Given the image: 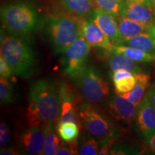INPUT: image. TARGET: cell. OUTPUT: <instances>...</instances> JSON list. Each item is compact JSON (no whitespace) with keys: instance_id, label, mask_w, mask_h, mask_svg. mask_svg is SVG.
<instances>
[{"instance_id":"cell-12","label":"cell","mask_w":155,"mask_h":155,"mask_svg":"<svg viewBox=\"0 0 155 155\" xmlns=\"http://www.w3.org/2000/svg\"><path fill=\"white\" fill-rule=\"evenodd\" d=\"M106 34L114 45L121 43L122 38L119 32L116 17L101 9H95L88 16Z\"/></svg>"},{"instance_id":"cell-2","label":"cell","mask_w":155,"mask_h":155,"mask_svg":"<svg viewBox=\"0 0 155 155\" xmlns=\"http://www.w3.org/2000/svg\"><path fill=\"white\" fill-rule=\"evenodd\" d=\"M13 74L28 78L34 73L35 56L30 44L16 35H1V55Z\"/></svg>"},{"instance_id":"cell-30","label":"cell","mask_w":155,"mask_h":155,"mask_svg":"<svg viewBox=\"0 0 155 155\" xmlns=\"http://www.w3.org/2000/svg\"><path fill=\"white\" fill-rule=\"evenodd\" d=\"M13 74L12 71L9 66L7 62L5 61V59L0 56V75L1 77L9 78Z\"/></svg>"},{"instance_id":"cell-32","label":"cell","mask_w":155,"mask_h":155,"mask_svg":"<svg viewBox=\"0 0 155 155\" xmlns=\"http://www.w3.org/2000/svg\"><path fill=\"white\" fill-rule=\"evenodd\" d=\"M148 91L149 94H150L151 101H152V105L155 108V81L150 85Z\"/></svg>"},{"instance_id":"cell-11","label":"cell","mask_w":155,"mask_h":155,"mask_svg":"<svg viewBox=\"0 0 155 155\" xmlns=\"http://www.w3.org/2000/svg\"><path fill=\"white\" fill-rule=\"evenodd\" d=\"M121 16L127 17L150 28L155 23L154 6L135 2L122 3Z\"/></svg>"},{"instance_id":"cell-16","label":"cell","mask_w":155,"mask_h":155,"mask_svg":"<svg viewBox=\"0 0 155 155\" xmlns=\"http://www.w3.org/2000/svg\"><path fill=\"white\" fill-rule=\"evenodd\" d=\"M108 66L112 72L118 70H125V71H130L134 74L144 73L142 68L138 63V62H136L127 58V56L119 53H113V55H111L108 61Z\"/></svg>"},{"instance_id":"cell-26","label":"cell","mask_w":155,"mask_h":155,"mask_svg":"<svg viewBox=\"0 0 155 155\" xmlns=\"http://www.w3.org/2000/svg\"><path fill=\"white\" fill-rule=\"evenodd\" d=\"M14 99L12 85L6 78H0V101L4 105L11 104Z\"/></svg>"},{"instance_id":"cell-18","label":"cell","mask_w":155,"mask_h":155,"mask_svg":"<svg viewBox=\"0 0 155 155\" xmlns=\"http://www.w3.org/2000/svg\"><path fill=\"white\" fill-rule=\"evenodd\" d=\"M119 32L123 38L132 37L148 32L149 27L127 17L119 15L116 17Z\"/></svg>"},{"instance_id":"cell-33","label":"cell","mask_w":155,"mask_h":155,"mask_svg":"<svg viewBox=\"0 0 155 155\" xmlns=\"http://www.w3.org/2000/svg\"><path fill=\"white\" fill-rule=\"evenodd\" d=\"M146 143L151 152L155 154V134L153 135L148 140H147Z\"/></svg>"},{"instance_id":"cell-14","label":"cell","mask_w":155,"mask_h":155,"mask_svg":"<svg viewBox=\"0 0 155 155\" xmlns=\"http://www.w3.org/2000/svg\"><path fill=\"white\" fill-rule=\"evenodd\" d=\"M107 111L119 121L131 123L137 116V106L121 95H114L107 103Z\"/></svg>"},{"instance_id":"cell-17","label":"cell","mask_w":155,"mask_h":155,"mask_svg":"<svg viewBox=\"0 0 155 155\" xmlns=\"http://www.w3.org/2000/svg\"><path fill=\"white\" fill-rule=\"evenodd\" d=\"M64 8L75 16L88 17L94 10V0H59Z\"/></svg>"},{"instance_id":"cell-15","label":"cell","mask_w":155,"mask_h":155,"mask_svg":"<svg viewBox=\"0 0 155 155\" xmlns=\"http://www.w3.org/2000/svg\"><path fill=\"white\" fill-rule=\"evenodd\" d=\"M134 75L136 78L134 87L131 91L121 96L133 103L134 104L138 106L150 88V75L144 73H139L134 74Z\"/></svg>"},{"instance_id":"cell-24","label":"cell","mask_w":155,"mask_h":155,"mask_svg":"<svg viewBox=\"0 0 155 155\" xmlns=\"http://www.w3.org/2000/svg\"><path fill=\"white\" fill-rule=\"evenodd\" d=\"M96 8L101 9L114 16L120 15L122 7L121 0H94Z\"/></svg>"},{"instance_id":"cell-29","label":"cell","mask_w":155,"mask_h":155,"mask_svg":"<svg viewBox=\"0 0 155 155\" xmlns=\"http://www.w3.org/2000/svg\"><path fill=\"white\" fill-rule=\"evenodd\" d=\"M139 154V151L132 147L125 146H113L110 150V154Z\"/></svg>"},{"instance_id":"cell-37","label":"cell","mask_w":155,"mask_h":155,"mask_svg":"<svg viewBox=\"0 0 155 155\" xmlns=\"http://www.w3.org/2000/svg\"><path fill=\"white\" fill-rule=\"evenodd\" d=\"M154 12H155V6H154Z\"/></svg>"},{"instance_id":"cell-13","label":"cell","mask_w":155,"mask_h":155,"mask_svg":"<svg viewBox=\"0 0 155 155\" xmlns=\"http://www.w3.org/2000/svg\"><path fill=\"white\" fill-rule=\"evenodd\" d=\"M61 99V116L58 123L72 121L77 124L82 129L78 114V108L74 96L69 87L65 83H61L58 87Z\"/></svg>"},{"instance_id":"cell-3","label":"cell","mask_w":155,"mask_h":155,"mask_svg":"<svg viewBox=\"0 0 155 155\" xmlns=\"http://www.w3.org/2000/svg\"><path fill=\"white\" fill-rule=\"evenodd\" d=\"M3 28L13 35L25 37L32 33L38 25V12L31 4L15 2L1 7Z\"/></svg>"},{"instance_id":"cell-28","label":"cell","mask_w":155,"mask_h":155,"mask_svg":"<svg viewBox=\"0 0 155 155\" xmlns=\"http://www.w3.org/2000/svg\"><path fill=\"white\" fill-rule=\"evenodd\" d=\"M10 141V129L5 121L0 124V147H6Z\"/></svg>"},{"instance_id":"cell-6","label":"cell","mask_w":155,"mask_h":155,"mask_svg":"<svg viewBox=\"0 0 155 155\" xmlns=\"http://www.w3.org/2000/svg\"><path fill=\"white\" fill-rule=\"evenodd\" d=\"M72 80L76 83L86 101L102 102L109 94V85L101 73L92 65H86Z\"/></svg>"},{"instance_id":"cell-36","label":"cell","mask_w":155,"mask_h":155,"mask_svg":"<svg viewBox=\"0 0 155 155\" xmlns=\"http://www.w3.org/2000/svg\"><path fill=\"white\" fill-rule=\"evenodd\" d=\"M151 1L152 2L153 5H154V6H155V0H151Z\"/></svg>"},{"instance_id":"cell-35","label":"cell","mask_w":155,"mask_h":155,"mask_svg":"<svg viewBox=\"0 0 155 155\" xmlns=\"http://www.w3.org/2000/svg\"><path fill=\"white\" fill-rule=\"evenodd\" d=\"M148 33L150 34L151 38H152L153 41H154V42L155 43V23L153 25H152L150 28H149Z\"/></svg>"},{"instance_id":"cell-22","label":"cell","mask_w":155,"mask_h":155,"mask_svg":"<svg viewBox=\"0 0 155 155\" xmlns=\"http://www.w3.org/2000/svg\"><path fill=\"white\" fill-rule=\"evenodd\" d=\"M80 129V127L72 121L61 122L57 124L58 136L66 142L78 140Z\"/></svg>"},{"instance_id":"cell-27","label":"cell","mask_w":155,"mask_h":155,"mask_svg":"<svg viewBox=\"0 0 155 155\" xmlns=\"http://www.w3.org/2000/svg\"><path fill=\"white\" fill-rule=\"evenodd\" d=\"M79 154L78 139L66 142L62 141L55 155H74Z\"/></svg>"},{"instance_id":"cell-31","label":"cell","mask_w":155,"mask_h":155,"mask_svg":"<svg viewBox=\"0 0 155 155\" xmlns=\"http://www.w3.org/2000/svg\"><path fill=\"white\" fill-rule=\"evenodd\" d=\"M21 152L15 148L12 147H1L0 150V154L1 155H19Z\"/></svg>"},{"instance_id":"cell-21","label":"cell","mask_w":155,"mask_h":155,"mask_svg":"<svg viewBox=\"0 0 155 155\" xmlns=\"http://www.w3.org/2000/svg\"><path fill=\"white\" fill-rule=\"evenodd\" d=\"M61 141L55 133L54 129V123H50L45 126V134L42 149V154L54 155L59 148Z\"/></svg>"},{"instance_id":"cell-19","label":"cell","mask_w":155,"mask_h":155,"mask_svg":"<svg viewBox=\"0 0 155 155\" xmlns=\"http://www.w3.org/2000/svg\"><path fill=\"white\" fill-rule=\"evenodd\" d=\"M120 45L130 46L155 55V43L148 32L123 38Z\"/></svg>"},{"instance_id":"cell-20","label":"cell","mask_w":155,"mask_h":155,"mask_svg":"<svg viewBox=\"0 0 155 155\" xmlns=\"http://www.w3.org/2000/svg\"><path fill=\"white\" fill-rule=\"evenodd\" d=\"M113 53L121 54L138 63H155V55L154 54L147 53L143 50L130 46L124 45H115Z\"/></svg>"},{"instance_id":"cell-9","label":"cell","mask_w":155,"mask_h":155,"mask_svg":"<svg viewBox=\"0 0 155 155\" xmlns=\"http://www.w3.org/2000/svg\"><path fill=\"white\" fill-rule=\"evenodd\" d=\"M81 35L91 47L103 48L113 53L114 45L99 27L88 17H79Z\"/></svg>"},{"instance_id":"cell-7","label":"cell","mask_w":155,"mask_h":155,"mask_svg":"<svg viewBox=\"0 0 155 155\" xmlns=\"http://www.w3.org/2000/svg\"><path fill=\"white\" fill-rule=\"evenodd\" d=\"M91 46L82 35L62 54L61 64L63 72L73 79L86 66Z\"/></svg>"},{"instance_id":"cell-5","label":"cell","mask_w":155,"mask_h":155,"mask_svg":"<svg viewBox=\"0 0 155 155\" xmlns=\"http://www.w3.org/2000/svg\"><path fill=\"white\" fill-rule=\"evenodd\" d=\"M78 114L82 129L96 139L117 138L119 130L110 118L98 109L94 104L83 102L78 106Z\"/></svg>"},{"instance_id":"cell-10","label":"cell","mask_w":155,"mask_h":155,"mask_svg":"<svg viewBox=\"0 0 155 155\" xmlns=\"http://www.w3.org/2000/svg\"><path fill=\"white\" fill-rule=\"evenodd\" d=\"M45 126L30 127L19 135L20 150L27 154H42Z\"/></svg>"},{"instance_id":"cell-25","label":"cell","mask_w":155,"mask_h":155,"mask_svg":"<svg viewBox=\"0 0 155 155\" xmlns=\"http://www.w3.org/2000/svg\"><path fill=\"white\" fill-rule=\"evenodd\" d=\"M113 83L116 94L123 95L132 90L135 86L136 78L134 74H133L114 81Z\"/></svg>"},{"instance_id":"cell-4","label":"cell","mask_w":155,"mask_h":155,"mask_svg":"<svg viewBox=\"0 0 155 155\" xmlns=\"http://www.w3.org/2000/svg\"><path fill=\"white\" fill-rule=\"evenodd\" d=\"M46 33L54 53L63 54L81 35L79 17L58 15L50 17L46 24Z\"/></svg>"},{"instance_id":"cell-34","label":"cell","mask_w":155,"mask_h":155,"mask_svg":"<svg viewBox=\"0 0 155 155\" xmlns=\"http://www.w3.org/2000/svg\"><path fill=\"white\" fill-rule=\"evenodd\" d=\"M122 2H140L148 5H153L152 2L151 0H121Z\"/></svg>"},{"instance_id":"cell-23","label":"cell","mask_w":155,"mask_h":155,"mask_svg":"<svg viewBox=\"0 0 155 155\" xmlns=\"http://www.w3.org/2000/svg\"><path fill=\"white\" fill-rule=\"evenodd\" d=\"M99 143L95 137L86 132V134H82L78 141L79 154L81 155H96L99 152Z\"/></svg>"},{"instance_id":"cell-8","label":"cell","mask_w":155,"mask_h":155,"mask_svg":"<svg viewBox=\"0 0 155 155\" xmlns=\"http://www.w3.org/2000/svg\"><path fill=\"white\" fill-rule=\"evenodd\" d=\"M136 120L138 130L145 141L155 134V108L150 100L149 91L137 106Z\"/></svg>"},{"instance_id":"cell-1","label":"cell","mask_w":155,"mask_h":155,"mask_svg":"<svg viewBox=\"0 0 155 155\" xmlns=\"http://www.w3.org/2000/svg\"><path fill=\"white\" fill-rule=\"evenodd\" d=\"M61 111L59 91L53 83L42 78L31 84L26 112L29 127L58 122Z\"/></svg>"}]
</instances>
